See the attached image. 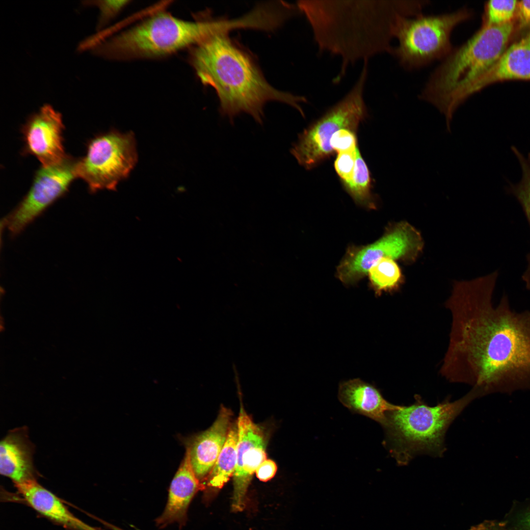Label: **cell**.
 Masks as SVG:
<instances>
[{
  "instance_id": "16",
  "label": "cell",
  "mask_w": 530,
  "mask_h": 530,
  "mask_svg": "<svg viewBox=\"0 0 530 530\" xmlns=\"http://www.w3.org/2000/svg\"><path fill=\"white\" fill-rule=\"evenodd\" d=\"M232 411L221 406L212 424L194 437L187 447L190 462L200 481L206 479L213 468L225 444L231 424Z\"/></svg>"
},
{
  "instance_id": "11",
  "label": "cell",
  "mask_w": 530,
  "mask_h": 530,
  "mask_svg": "<svg viewBox=\"0 0 530 530\" xmlns=\"http://www.w3.org/2000/svg\"><path fill=\"white\" fill-rule=\"evenodd\" d=\"M78 159L67 155L59 162L41 166L36 172L31 187L16 208L5 218L12 236L24 228L68 191L78 178Z\"/></svg>"
},
{
  "instance_id": "20",
  "label": "cell",
  "mask_w": 530,
  "mask_h": 530,
  "mask_svg": "<svg viewBox=\"0 0 530 530\" xmlns=\"http://www.w3.org/2000/svg\"><path fill=\"white\" fill-rule=\"evenodd\" d=\"M237 421L231 424L225 444L212 471L206 478L208 486L221 488L233 476L237 463Z\"/></svg>"
},
{
  "instance_id": "31",
  "label": "cell",
  "mask_w": 530,
  "mask_h": 530,
  "mask_svg": "<svg viewBox=\"0 0 530 530\" xmlns=\"http://www.w3.org/2000/svg\"><path fill=\"white\" fill-rule=\"evenodd\" d=\"M469 530H510L504 521L486 520L472 527Z\"/></svg>"
},
{
  "instance_id": "28",
  "label": "cell",
  "mask_w": 530,
  "mask_h": 530,
  "mask_svg": "<svg viewBox=\"0 0 530 530\" xmlns=\"http://www.w3.org/2000/svg\"><path fill=\"white\" fill-rule=\"evenodd\" d=\"M356 132L347 129H342L337 132L330 140V145L334 152L337 153L351 152L357 146Z\"/></svg>"
},
{
  "instance_id": "22",
  "label": "cell",
  "mask_w": 530,
  "mask_h": 530,
  "mask_svg": "<svg viewBox=\"0 0 530 530\" xmlns=\"http://www.w3.org/2000/svg\"><path fill=\"white\" fill-rule=\"evenodd\" d=\"M344 187L358 204L368 208H375L371 191L370 173L358 147L356 150L355 166L352 181Z\"/></svg>"
},
{
  "instance_id": "12",
  "label": "cell",
  "mask_w": 530,
  "mask_h": 530,
  "mask_svg": "<svg viewBox=\"0 0 530 530\" xmlns=\"http://www.w3.org/2000/svg\"><path fill=\"white\" fill-rule=\"evenodd\" d=\"M237 424V463L233 476L232 502V510L235 512L244 509L247 489L253 474L266 459V438L263 430L246 413L241 402Z\"/></svg>"
},
{
  "instance_id": "4",
  "label": "cell",
  "mask_w": 530,
  "mask_h": 530,
  "mask_svg": "<svg viewBox=\"0 0 530 530\" xmlns=\"http://www.w3.org/2000/svg\"><path fill=\"white\" fill-rule=\"evenodd\" d=\"M514 21L482 25L465 42L453 48L428 79L419 98L431 104L445 116L450 128L462 92L500 58L514 31Z\"/></svg>"
},
{
  "instance_id": "19",
  "label": "cell",
  "mask_w": 530,
  "mask_h": 530,
  "mask_svg": "<svg viewBox=\"0 0 530 530\" xmlns=\"http://www.w3.org/2000/svg\"><path fill=\"white\" fill-rule=\"evenodd\" d=\"M15 486L25 501L47 518L77 530H98L75 516L59 498L40 485L37 480Z\"/></svg>"
},
{
  "instance_id": "21",
  "label": "cell",
  "mask_w": 530,
  "mask_h": 530,
  "mask_svg": "<svg viewBox=\"0 0 530 530\" xmlns=\"http://www.w3.org/2000/svg\"><path fill=\"white\" fill-rule=\"evenodd\" d=\"M370 287L376 296L383 292L397 291L403 282L401 270L395 260L385 258L379 261L368 272Z\"/></svg>"
},
{
  "instance_id": "6",
  "label": "cell",
  "mask_w": 530,
  "mask_h": 530,
  "mask_svg": "<svg viewBox=\"0 0 530 530\" xmlns=\"http://www.w3.org/2000/svg\"><path fill=\"white\" fill-rule=\"evenodd\" d=\"M481 397L472 388L457 400L447 398L430 406L416 395L413 403L398 405L386 413L381 425L383 444L399 466L407 465L419 455L440 457L446 450L445 436L450 424L470 402Z\"/></svg>"
},
{
  "instance_id": "2",
  "label": "cell",
  "mask_w": 530,
  "mask_h": 530,
  "mask_svg": "<svg viewBox=\"0 0 530 530\" xmlns=\"http://www.w3.org/2000/svg\"><path fill=\"white\" fill-rule=\"evenodd\" d=\"M426 0H299L319 52L342 59L338 83L347 68L383 53H391L397 23L423 13Z\"/></svg>"
},
{
  "instance_id": "15",
  "label": "cell",
  "mask_w": 530,
  "mask_h": 530,
  "mask_svg": "<svg viewBox=\"0 0 530 530\" xmlns=\"http://www.w3.org/2000/svg\"><path fill=\"white\" fill-rule=\"evenodd\" d=\"M35 446L26 426L10 430L0 443V473L15 485L36 480L38 473L33 462Z\"/></svg>"
},
{
  "instance_id": "13",
  "label": "cell",
  "mask_w": 530,
  "mask_h": 530,
  "mask_svg": "<svg viewBox=\"0 0 530 530\" xmlns=\"http://www.w3.org/2000/svg\"><path fill=\"white\" fill-rule=\"evenodd\" d=\"M61 114L48 104L32 114L22 129L24 153L35 157L42 166L62 160L67 155L63 147Z\"/></svg>"
},
{
  "instance_id": "17",
  "label": "cell",
  "mask_w": 530,
  "mask_h": 530,
  "mask_svg": "<svg viewBox=\"0 0 530 530\" xmlns=\"http://www.w3.org/2000/svg\"><path fill=\"white\" fill-rule=\"evenodd\" d=\"M202 488L203 485L195 474L186 450L185 457L171 481L165 509L156 520L157 526L164 528L174 523L184 525L192 498Z\"/></svg>"
},
{
  "instance_id": "8",
  "label": "cell",
  "mask_w": 530,
  "mask_h": 530,
  "mask_svg": "<svg viewBox=\"0 0 530 530\" xmlns=\"http://www.w3.org/2000/svg\"><path fill=\"white\" fill-rule=\"evenodd\" d=\"M368 73V61H365L356 82L344 97L299 134L291 153L305 169L314 168L333 154L330 140L337 132L342 129L356 132L366 118L363 93Z\"/></svg>"
},
{
  "instance_id": "26",
  "label": "cell",
  "mask_w": 530,
  "mask_h": 530,
  "mask_svg": "<svg viewBox=\"0 0 530 530\" xmlns=\"http://www.w3.org/2000/svg\"><path fill=\"white\" fill-rule=\"evenodd\" d=\"M504 522L510 530H530V500L514 505Z\"/></svg>"
},
{
  "instance_id": "10",
  "label": "cell",
  "mask_w": 530,
  "mask_h": 530,
  "mask_svg": "<svg viewBox=\"0 0 530 530\" xmlns=\"http://www.w3.org/2000/svg\"><path fill=\"white\" fill-rule=\"evenodd\" d=\"M423 245L420 233L408 223L400 222L389 228L373 243L350 246L337 267L336 275L345 285L353 284L367 275L371 266L383 258L414 261Z\"/></svg>"
},
{
  "instance_id": "5",
  "label": "cell",
  "mask_w": 530,
  "mask_h": 530,
  "mask_svg": "<svg viewBox=\"0 0 530 530\" xmlns=\"http://www.w3.org/2000/svg\"><path fill=\"white\" fill-rule=\"evenodd\" d=\"M231 19L188 21L157 12L91 48L92 54L115 60L153 59L189 49L207 37L234 28Z\"/></svg>"
},
{
  "instance_id": "29",
  "label": "cell",
  "mask_w": 530,
  "mask_h": 530,
  "mask_svg": "<svg viewBox=\"0 0 530 530\" xmlns=\"http://www.w3.org/2000/svg\"><path fill=\"white\" fill-rule=\"evenodd\" d=\"M277 469V465L274 461L266 459L256 469V476L260 480L265 482L274 477Z\"/></svg>"
},
{
  "instance_id": "14",
  "label": "cell",
  "mask_w": 530,
  "mask_h": 530,
  "mask_svg": "<svg viewBox=\"0 0 530 530\" xmlns=\"http://www.w3.org/2000/svg\"><path fill=\"white\" fill-rule=\"evenodd\" d=\"M508 80H530V31L507 48L489 69L474 80L460 94L463 104L486 86Z\"/></svg>"
},
{
  "instance_id": "25",
  "label": "cell",
  "mask_w": 530,
  "mask_h": 530,
  "mask_svg": "<svg viewBox=\"0 0 530 530\" xmlns=\"http://www.w3.org/2000/svg\"><path fill=\"white\" fill-rule=\"evenodd\" d=\"M129 0H84L85 6H95L100 10L96 29L100 30L113 20L130 2Z\"/></svg>"
},
{
  "instance_id": "18",
  "label": "cell",
  "mask_w": 530,
  "mask_h": 530,
  "mask_svg": "<svg viewBox=\"0 0 530 530\" xmlns=\"http://www.w3.org/2000/svg\"><path fill=\"white\" fill-rule=\"evenodd\" d=\"M338 398L341 403L351 412L368 417L381 424L389 411L398 405L391 403L374 386L360 378L341 382Z\"/></svg>"
},
{
  "instance_id": "9",
  "label": "cell",
  "mask_w": 530,
  "mask_h": 530,
  "mask_svg": "<svg viewBox=\"0 0 530 530\" xmlns=\"http://www.w3.org/2000/svg\"><path fill=\"white\" fill-rule=\"evenodd\" d=\"M137 158L133 132L112 130L88 142L85 156L78 159V177L86 183L91 192L114 190L129 175Z\"/></svg>"
},
{
  "instance_id": "27",
  "label": "cell",
  "mask_w": 530,
  "mask_h": 530,
  "mask_svg": "<svg viewBox=\"0 0 530 530\" xmlns=\"http://www.w3.org/2000/svg\"><path fill=\"white\" fill-rule=\"evenodd\" d=\"M356 148L354 151L338 153L334 162L335 170L344 186L350 183L353 179L355 166Z\"/></svg>"
},
{
  "instance_id": "23",
  "label": "cell",
  "mask_w": 530,
  "mask_h": 530,
  "mask_svg": "<svg viewBox=\"0 0 530 530\" xmlns=\"http://www.w3.org/2000/svg\"><path fill=\"white\" fill-rule=\"evenodd\" d=\"M512 150L520 163L522 177L518 184L511 186L510 191L521 205L530 225V154L526 158L515 147H512ZM527 258L528 265L522 275V280L526 288L530 290V253Z\"/></svg>"
},
{
  "instance_id": "3",
  "label": "cell",
  "mask_w": 530,
  "mask_h": 530,
  "mask_svg": "<svg viewBox=\"0 0 530 530\" xmlns=\"http://www.w3.org/2000/svg\"><path fill=\"white\" fill-rule=\"evenodd\" d=\"M228 33H215L188 49V62L198 78L216 93L220 114L233 123L236 116L246 113L262 125L265 104L275 101L292 106L304 116L300 104L306 103V98L269 84L251 56Z\"/></svg>"
},
{
  "instance_id": "30",
  "label": "cell",
  "mask_w": 530,
  "mask_h": 530,
  "mask_svg": "<svg viewBox=\"0 0 530 530\" xmlns=\"http://www.w3.org/2000/svg\"><path fill=\"white\" fill-rule=\"evenodd\" d=\"M516 14L519 27L521 29L530 26V0L518 1Z\"/></svg>"
},
{
  "instance_id": "1",
  "label": "cell",
  "mask_w": 530,
  "mask_h": 530,
  "mask_svg": "<svg viewBox=\"0 0 530 530\" xmlns=\"http://www.w3.org/2000/svg\"><path fill=\"white\" fill-rule=\"evenodd\" d=\"M493 291L478 282L452 289L445 303L451 322L439 372L483 396L530 390V310H513L506 295L494 306Z\"/></svg>"
},
{
  "instance_id": "7",
  "label": "cell",
  "mask_w": 530,
  "mask_h": 530,
  "mask_svg": "<svg viewBox=\"0 0 530 530\" xmlns=\"http://www.w3.org/2000/svg\"><path fill=\"white\" fill-rule=\"evenodd\" d=\"M471 10L466 7L437 15L401 17L395 38L398 44L390 54L407 70L420 68L442 60L451 51V33L460 24L470 19Z\"/></svg>"
},
{
  "instance_id": "24",
  "label": "cell",
  "mask_w": 530,
  "mask_h": 530,
  "mask_svg": "<svg viewBox=\"0 0 530 530\" xmlns=\"http://www.w3.org/2000/svg\"><path fill=\"white\" fill-rule=\"evenodd\" d=\"M517 0H489L484 7L482 25H500L513 21Z\"/></svg>"
}]
</instances>
